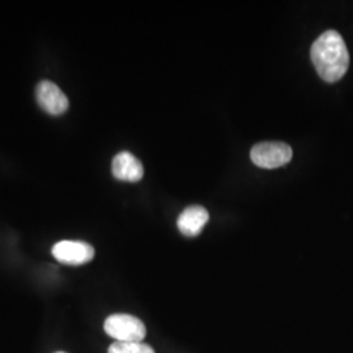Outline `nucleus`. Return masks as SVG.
<instances>
[{
    "mask_svg": "<svg viewBox=\"0 0 353 353\" xmlns=\"http://www.w3.org/2000/svg\"><path fill=\"white\" fill-rule=\"evenodd\" d=\"M318 75L327 83L339 81L350 65V52L336 30H327L316 38L310 50Z\"/></svg>",
    "mask_w": 353,
    "mask_h": 353,
    "instance_id": "1",
    "label": "nucleus"
},
{
    "mask_svg": "<svg viewBox=\"0 0 353 353\" xmlns=\"http://www.w3.org/2000/svg\"><path fill=\"white\" fill-rule=\"evenodd\" d=\"M105 332L117 341H144L147 328L137 316L130 314H113L105 321Z\"/></svg>",
    "mask_w": 353,
    "mask_h": 353,
    "instance_id": "2",
    "label": "nucleus"
},
{
    "mask_svg": "<svg viewBox=\"0 0 353 353\" xmlns=\"http://www.w3.org/2000/svg\"><path fill=\"white\" fill-rule=\"evenodd\" d=\"M293 151L288 144L281 141H263L252 147V163L263 169H275L288 164Z\"/></svg>",
    "mask_w": 353,
    "mask_h": 353,
    "instance_id": "3",
    "label": "nucleus"
},
{
    "mask_svg": "<svg viewBox=\"0 0 353 353\" xmlns=\"http://www.w3.org/2000/svg\"><path fill=\"white\" fill-rule=\"evenodd\" d=\"M54 258L67 265H81L90 262L94 249L83 241H61L52 246Z\"/></svg>",
    "mask_w": 353,
    "mask_h": 353,
    "instance_id": "4",
    "label": "nucleus"
},
{
    "mask_svg": "<svg viewBox=\"0 0 353 353\" xmlns=\"http://www.w3.org/2000/svg\"><path fill=\"white\" fill-rule=\"evenodd\" d=\"M38 105L51 115H61L68 109V99L57 84L49 80H42L36 88Z\"/></svg>",
    "mask_w": 353,
    "mask_h": 353,
    "instance_id": "5",
    "label": "nucleus"
},
{
    "mask_svg": "<svg viewBox=\"0 0 353 353\" xmlns=\"http://www.w3.org/2000/svg\"><path fill=\"white\" fill-rule=\"evenodd\" d=\"M113 176L123 182H139L144 176V168L139 160L130 152H121L112 163Z\"/></svg>",
    "mask_w": 353,
    "mask_h": 353,
    "instance_id": "6",
    "label": "nucleus"
},
{
    "mask_svg": "<svg viewBox=\"0 0 353 353\" xmlns=\"http://www.w3.org/2000/svg\"><path fill=\"white\" fill-rule=\"evenodd\" d=\"M210 214L202 205H190L179 214L176 227L186 237H195L201 234L204 225L208 223Z\"/></svg>",
    "mask_w": 353,
    "mask_h": 353,
    "instance_id": "7",
    "label": "nucleus"
},
{
    "mask_svg": "<svg viewBox=\"0 0 353 353\" xmlns=\"http://www.w3.org/2000/svg\"><path fill=\"white\" fill-rule=\"evenodd\" d=\"M109 353H154L151 345L138 341H115L109 347Z\"/></svg>",
    "mask_w": 353,
    "mask_h": 353,
    "instance_id": "8",
    "label": "nucleus"
},
{
    "mask_svg": "<svg viewBox=\"0 0 353 353\" xmlns=\"http://www.w3.org/2000/svg\"><path fill=\"white\" fill-rule=\"evenodd\" d=\"M57 353H65V352H57Z\"/></svg>",
    "mask_w": 353,
    "mask_h": 353,
    "instance_id": "9",
    "label": "nucleus"
}]
</instances>
